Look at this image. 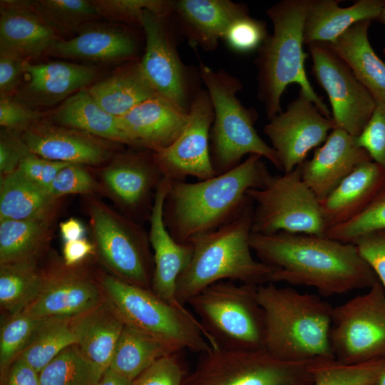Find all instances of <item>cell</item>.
Wrapping results in <instances>:
<instances>
[{
  "instance_id": "49",
  "label": "cell",
  "mask_w": 385,
  "mask_h": 385,
  "mask_svg": "<svg viewBox=\"0 0 385 385\" xmlns=\"http://www.w3.org/2000/svg\"><path fill=\"white\" fill-rule=\"evenodd\" d=\"M385 290V229L367 233L354 243Z\"/></svg>"
},
{
  "instance_id": "47",
  "label": "cell",
  "mask_w": 385,
  "mask_h": 385,
  "mask_svg": "<svg viewBox=\"0 0 385 385\" xmlns=\"http://www.w3.org/2000/svg\"><path fill=\"white\" fill-rule=\"evenodd\" d=\"M52 112L39 111L24 106L12 97L0 98V125L2 128L22 133Z\"/></svg>"
},
{
  "instance_id": "22",
  "label": "cell",
  "mask_w": 385,
  "mask_h": 385,
  "mask_svg": "<svg viewBox=\"0 0 385 385\" xmlns=\"http://www.w3.org/2000/svg\"><path fill=\"white\" fill-rule=\"evenodd\" d=\"M372 160L356 138L335 128L310 160L300 165L302 180L319 200L324 198L359 165Z\"/></svg>"
},
{
  "instance_id": "4",
  "label": "cell",
  "mask_w": 385,
  "mask_h": 385,
  "mask_svg": "<svg viewBox=\"0 0 385 385\" xmlns=\"http://www.w3.org/2000/svg\"><path fill=\"white\" fill-rule=\"evenodd\" d=\"M312 0H282L266 10L273 26L257 50V96L267 119L282 112L281 98L287 87L299 86L303 92L327 118L332 112L312 86L304 68L308 56L303 50L304 28Z\"/></svg>"
},
{
  "instance_id": "8",
  "label": "cell",
  "mask_w": 385,
  "mask_h": 385,
  "mask_svg": "<svg viewBox=\"0 0 385 385\" xmlns=\"http://www.w3.org/2000/svg\"><path fill=\"white\" fill-rule=\"evenodd\" d=\"M99 284L106 299L125 324L170 343L180 350L201 354L211 346L197 318L185 307H176L151 289L103 274Z\"/></svg>"
},
{
  "instance_id": "41",
  "label": "cell",
  "mask_w": 385,
  "mask_h": 385,
  "mask_svg": "<svg viewBox=\"0 0 385 385\" xmlns=\"http://www.w3.org/2000/svg\"><path fill=\"white\" fill-rule=\"evenodd\" d=\"M385 229V182L367 207L355 217L327 230L325 237L354 244L360 237Z\"/></svg>"
},
{
  "instance_id": "50",
  "label": "cell",
  "mask_w": 385,
  "mask_h": 385,
  "mask_svg": "<svg viewBox=\"0 0 385 385\" xmlns=\"http://www.w3.org/2000/svg\"><path fill=\"white\" fill-rule=\"evenodd\" d=\"M31 153L21 133L2 128L0 133L1 176L17 170L21 161Z\"/></svg>"
},
{
  "instance_id": "20",
  "label": "cell",
  "mask_w": 385,
  "mask_h": 385,
  "mask_svg": "<svg viewBox=\"0 0 385 385\" xmlns=\"http://www.w3.org/2000/svg\"><path fill=\"white\" fill-rule=\"evenodd\" d=\"M170 182L164 178L157 187L149 218L148 237L153 251L154 263L150 289L163 300L180 307L185 306L176 298V284L190 262L192 245L190 242H177L165 225L163 205Z\"/></svg>"
},
{
  "instance_id": "26",
  "label": "cell",
  "mask_w": 385,
  "mask_h": 385,
  "mask_svg": "<svg viewBox=\"0 0 385 385\" xmlns=\"http://www.w3.org/2000/svg\"><path fill=\"white\" fill-rule=\"evenodd\" d=\"M384 182L385 170L380 165L373 160L359 165L319 200L326 231L361 213Z\"/></svg>"
},
{
  "instance_id": "33",
  "label": "cell",
  "mask_w": 385,
  "mask_h": 385,
  "mask_svg": "<svg viewBox=\"0 0 385 385\" xmlns=\"http://www.w3.org/2000/svg\"><path fill=\"white\" fill-rule=\"evenodd\" d=\"M56 218L0 221V264L37 262L48 246Z\"/></svg>"
},
{
  "instance_id": "9",
  "label": "cell",
  "mask_w": 385,
  "mask_h": 385,
  "mask_svg": "<svg viewBox=\"0 0 385 385\" xmlns=\"http://www.w3.org/2000/svg\"><path fill=\"white\" fill-rule=\"evenodd\" d=\"M88 211L96 251L113 275L150 289L153 255L140 224L93 197L88 200Z\"/></svg>"
},
{
  "instance_id": "23",
  "label": "cell",
  "mask_w": 385,
  "mask_h": 385,
  "mask_svg": "<svg viewBox=\"0 0 385 385\" xmlns=\"http://www.w3.org/2000/svg\"><path fill=\"white\" fill-rule=\"evenodd\" d=\"M118 118L136 147L154 153L168 148L180 135L188 124L189 110L156 96Z\"/></svg>"
},
{
  "instance_id": "25",
  "label": "cell",
  "mask_w": 385,
  "mask_h": 385,
  "mask_svg": "<svg viewBox=\"0 0 385 385\" xmlns=\"http://www.w3.org/2000/svg\"><path fill=\"white\" fill-rule=\"evenodd\" d=\"M173 14L191 46L211 51L230 24L249 11L245 4L230 0H178Z\"/></svg>"
},
{
  "instance_id": "36",
  "label": "cell",
  "mask_w": 385,
  "mask_h": 385,
  "mask_svg": "<svg viewBox=\"0 0 385 385\" xmlns=\"http://www.w3.org/2000/svg\"><path fill=\"white\" fill-rule=\"evenodd\" d=\"M83 316L44 320L19 357L39 373L63 349L78 344Z\"/></svg>"
},
{
  "instance_id": "2",
  "label": "cell",
  "mask_w": 385,
  "mask_h": 385,
  "mask_svg": "<svg viewBox=\"0 0 385 385\" xmlns=\"http://www.w3.org/2000/svg\"><path fill=\"white\" fill-rule=\"evenodd\" d=\"M272 175L262 157L250 155L233 169L196 183L171 181L163 221L171 236L187 243L237 217L252 201L250 189L264 188Z\"/></svg>"
},
{
  "instance_id": "34",
  "label": "cell",
  "mask_w": 385,
  "mask_h": 385,
  "mask_svg": "<svg viewBox=\"0 0 385 385\" xmlns=\"http://www.w3.org/2000/svg\"><path fill=\"white\" fill-rule=\"evenodd\" d=\"M180 351L170 343L125 324L108 368L134 381L160 358Z\"/></svg>"
},
{
  "instance_id": "27",
  "label": "cell",
  "mask_w": 385,
  "mask_h": 385,
  "mask_svg": "<svg viewBox=\"0 0 385 385\" xmlns=\"http://www.w3.org/2000/svg\"><path fill=\"white\" fill-rule=\"evenodd\" d=\"M341 0H312L304 28V43H332L354 24L378 20L383 0H357L340 7Z\"/></svg>"
},
{
  "instance_id": "12",
  "label": "cell",
  "mask_w": 385,
  "mask_h": 385,
  "mask_svg": "<svg viewBox=\"0 0 385 385\" xmlns=\"http://www.w3.org/2000/svg\"><path fill=\"white\" fill-rule=\"evenodd\" d=\"M200 354L185 385H294L309 363L279 360L266 349L212 348Z\"/></svg>"
},
{
  "instance_id": "32",
  "label": "cell",
  "mask_w": 385,
  "mask_h": 385,
  "mask_svg": "<svg viewBox=\"0 0 385 385\" xmlns=\"http://www.w3.org/2000/svg\"><path fill=\"white\" fill-rule=\"evenodd\" d=\"M61 198L30 181L18 170L1 176L0 221L56 217Z\"/></svg>"
},
{
  "instance_id": "57",
  "label": "cell",
  "mask_w": 385,
  "mask_h": 385,
  "mask_svg": "<svg viewBox=\"0 0 385 385\" xmlns=\"http://www.w3.org/2000/svg\"><path fill=\"white\" fill-rule=\"evenodd\" d=\"M377 21H380L385 26V0H383L382 9ZM383 52L385 54V47L383 49Z\"/></svg>"
},
{
  "instance_id": "18",
  "label": "cell",
  "mask_w": 385,
  "mask_h": 385,
  "mask_svg": "<svg viewBox=\"0 0 385 385\" xmlns=\"http://www.w3.org/2000/svg\"><path fill=\"white\" fill-rule=\"evenodd\" d=\"M163 178L152 151L120 154L101 175L104 188L124 215L140 224L149 220L155 191Z\"/></svg>"
},
{
  "instance_id": "45",
  "label": "cell",
  "mask_w": 385,
  "mask_h": 385,
  "mask_svg": "<svg viewBox=\"0 0 385 385\" xmlns=\"http://www.w3.org/2000/svg\"><path fill=\"white\" fill-rule=\"evenodd\" d=\"M98 189L93 176L83 165L69 163L56 175L48 188L56 198L71 194L91 195Z\"/></svg>"
},
{
  "instance_id": "53",
  "label": "cell",
  "mask_w": 385,
  "mask_h": 385,
  "mask_svg": "<svg viewBox=\"0 0 385 385\" xmlns=\"http://www.w3.org/2000/svg\"><path fill=\"white\" fill-rule=\"evenodd\" d=\"M2 385H40L39 373L20 357L1 376Z\"/></svg>"
},
{
  "instance_id": "30",
  "label": "cell",
  "mask_w": 385,
  "mask_h": 385,
  "mask_svg": "<svg viewBox=\"0 0 385 385\" xmlns=\"http://www.w3.org/2000/svg\"><path fill=\"white\" fill-rule=\"evenodd\" d=\"M53 123L130 146L135 143L121 128L118 118L105 111L87 89L72 95L49 116Z\"/></svg>"
},
{
  "instance_id": "40",
  "label": "cell",
  "mask_w": 385,
  "mask_h": 385,
  "mask_svg": "<svg viewBox=\"0 0 385 385\" xmlns=\"http://www.w3.org/2000/svg\"><path fill=\"white\" fill-rule=\"evenodd\" d=\"M36 12L58 34L79 32L100 17L91 1L38 0L31 1Z\"/></svg>"
},
{
  "instance_id": "42",
  "label": "cell",
  "mask_w": 385,
  "mask_h": 385,
  "mask_svg": "<svg viewBox=\"0 0 385 385\" xmlns=\"http://www.w3.org/2000/svg\"><path fill=\"white\" fill-rule=\"evenodd\" d=\"M43 322L22 312L9 316L1 327L0 334L1 376L19 356Z\"/></svg>"
},
{
  "instance_id": "39",
  "label": "cell",
  "mask_w": 385,
  "mask_h": 385,
  "mask_svg": "<svg viewBox=\"0 0 385 385\" xmlns=\"http://www.w3.org/2000/svg\"><path fill=\"white\" fill-rule=\"evenodd\" d=\"M103 371L73 344L41 369L39 381L40 385H96Z\"/></svg>"
},
{
  "instance_id": "6",
  "label": "cell",
  "mask_w": 385,
  "mask_h": 385,
  "mask_svg": "<svg viewBox=\"0 0 385 385\" xmlns=\"http://www.w3.org/2000/svg\"><path fill=\"white\" fill-rule=\"evenodd\" d=\"M199 73L213 108L210 150L216 174L233 169L247 155L265 158L282 170L274 150L255 128L257 112L244 106L236 97L242 88L240 81L225 70H213L201 61Z\"/></svg>"
},
{
  "instance_id": "11",
  "label": "cell",
  "mask_w": 385,
  "mask_h": 385,
  "mask_svg": "<svg viewBox=\"0 0 385 385\" xmlns=\"http://www.w3.org/2000/svg\"><path fill=\"white\" fill-rule=\"evenodd\" d=\"M330 344L334 359L343 363L385 358V290L379 282L333 307Z\"/></svg>"
},
{
  "instance_id": "10",
  "label": "cell",
  "mask_w": 385,
  "mask_h": 385,
  "mask_svg": "<svg viewBox=\"0 0 385 385\" xmlns=\"http://www.w3.org/2000/svg\"><path fill=\"white\" fill-rule=\"evenodd\" d=\"M247 195L254 205L252 232L325 235L319 200L302 180L300 165L272 175L264 188L250 189Z\"/></svg>"
},
{
  "instance_id": "29",
  "label": "cell",
  "mask_w": 385,
  "mask_h": 385,
  "mask_svg": "<svg viewBox=\"0 0 385 385\" xmlns=\"http://www.w3.org/2000/svg\"><path fill=\"white\" fill-rule=\"evenodd\" d=\"M371 22L364 20L354 24L329 44L349 66L376 103H385V63L375 53L369 40Z\"/></svg>"
},
{
  "instance_id": "1",
  "label": "cell",
  "mask_w": 385,
  "mask_h": 385,
  "mask_svg": "<svg viewBox=\"0 0 385 385\" xmlns=\"http://www.w3.org/2000/svg\"><path fill=\"white\" fill-rule=\"evenodd\" d=\"M250 244L259 261L276 270L272 283L312 287L331 297L379 282L354 244L286 232H252Z\"/></svg>"
},
{
  "instance_id": "31",
  "label": "cell",
  "mask_w": 385,
  "mask_h": 385,
  "mask_svg": "<svg viewBox=\"0 0 385 385\" xmlns=\"http://www.w3.org/2000/svg\"><path fill=\"white\" fill-rule=\"evenodd\" d=\"M87 90L105 111L117 118L140 103L159 96L145 76L140 61L120 68Z\"/></svg>"
},
{
  "instance_id": "58",
  "label": "cell",
  "mask_w": 385,
  "mask_h": 385,
  "mask_svg": "<svg viewBox=\"0 0 385 385\" xmlns=\"http://www.w3.org/2000/svg\"><path fill=\"white\" fill-rule=\"evenodd\" d=\"M377 385H385V368L379 378Z\"/></svg>"
},
{
  "instance_id": "16",
  "label": "cell",
  "mask_w": 385,
  "mask_h": 385,
  "mask_svg": "<svg viewBox=\"0 0 385 385\" xmlns=\"http://www.w3.org/2000/svg\"><path fill=\"white\" fill-rule=\"evenodd\" d=\"M43 287L23 311L37 319L74 318L94 310L106 301L100 284L91 274L62 262L43 270Z\"/></svg>"
},
{
  "instance_id": "37",
  "label": "cell",
  "mask_w": 385,
  "mask_h": 385,
  "mask_svg": "<svg viewBox=\"0 0 385 385\" xmlns=\"http://www.w3.org/2000/svg\"><path fill=\"white\" fill-rule=\"evenodd\" d=\"M43 270L37 262L0 264V304L9 316L22 312L39 294Z\"/></svg>"
},
{
  "instance_id": "14",
  "label": "cell",
  "mask_w": 385,
  "mask_h": 385,
  "mask_svg": "<svg viewBox=\"0 0 385 385\" xmlns=\"http://www.w3.org/2000/svg\"><path fill=\"white\" fill-rule=\"evenodd\" d=\"M213 118L208 93L200 90L191 101L189 120L180 135L168 148L153 152L155 164L164 178L170 181H185L188 177L204 180L217 175L210 150Z\"/></svg>"
},
{
  "instance_id": "5",
  "label": "cell",
  "mask_w": 385,
  "mask_h": 385,
  "mask_svg": "<svg viewBox=\"0 0 385 385\" xmlns=\"http://www.w3.org/2000/svg\"><path fill=\"white\" fill-rule=\"evenodd\" d=\"M254 205L252 202L234 220L191 239L192 255L179 276L175 289L183 306L194 295L220 281L261 285L272 282L275 269L257 260L250 244Z\"/></svg>"
},
{
  "instance_id": "46",
  "label": "cell",
  "mask_w": 385,
  "mask_h": 385,
  "mask_svg": "<svg viewBox=\"0 0 385 385\" xmlns=\"http://www.w3.org/2000/svg\"><path fill=\"white\" fill-rule=\"evenodd\" d=\"M356 142L373 161L385 170V103H376L369 123L356 137Z\"/></svg>"
},
{
  "instance_id": "19",
  "label": "cell",
  "mask_w": 385,
  "mask_h": 385,
  "mask_svg": "<svg viewBox=\"0 0 385 385\" xmlns=\"http://www.w3.org/2000/svg\"><path fill=\"white\" fill-rule=\"evenodd\" d=\"M21 135L31 153L51 160L96 165L113 155L111 141L46 118L31 125Z\"/></svg>"
},
{
  "instance_id": "54",
  "label": "cell",
  "mask_w": 385,
  "mask_h": 385,
  "mask_svg": "<svg viewBox=\"0 0 385 385\" xmlns=\"http://www.w3.org/2000/svg\"><path fill=\"white\" fill-rule=\"evenodd\" d=\"M63 262L67 267L79 265L89 255L96 252L93 242L83 237L65 242L63 247Z\"/></svg>"
},
{
  "instance_id": "7",
  "label": "cell",
  "mask_w": 385,
  "mask_h": 385,
  "mask_svg": "<svg viewBox=\"0 0 385 385\" xmlns=\"http://www.w3.org/2000/svg\"><path fill=\"white\" fill-rule=\"evenodd\" d=\"M257 289L252 284L220 281L188 301L211 347L265 349V315Z\"/></svg>"
},
{
  "instance_id": "48",
  "label": "cell",
  "mask_w": 385,
  "mask_h": 385,
  "mask_svg": "<svg viewBox=\"0 0 385 385\" xmlns=\"http://www.w3.org/2000/svg\"><path fill=\"white\" fill-rule=\"evenodd\" d=\"M178 353L156 361L133 381V385H183V371Z\"/></svg>"
},
{
  "instance_id": "24",
  "label": "cell",
  "mask_w": 385,
  "mask_h": 385,
  "mask_svg": "<svg viewBox=\"0 0 385 385\" xmlns=\"http://www.w3.org/2000/svg\"><path fill=\"white\" fill-rule=\"evenodd\" d=\"M0 5V54L29 61L47 53L58 39L31 1L1 0Z\"/></svg>"
},
{
  "instance_id": "35",
  "label": "cell",
  "mask_w": 385,
  "mask_h": 385,
  "mask_svg": "<svg viewBox=\"0 0 385 385\" xmlns=\"http://www.w3.org/2000/svg\"><path fill=\"white\" fill-rule=\"evenodd\" d=\"M106 300L83 316L78 343L83 354L103 371L111 364L125 326L122 318Z\"/></svg>"
},
{
  "instance_id": "17",
  "label": "cell",
  "mask_w": 385,
  "mask_h": 385,
  "mask_svg": "<svg viewBox=\"0 0 385 385\" xmlns=\"http://www.w3.org/2000/svg\"><path fill=\"white\" fill-rule=\"evenodd\" d=\"M167 19L148 10L144 11L141 27L145 34V48L140 63L159 96L189 110L191 102L188 73Z\"/></svg>"
},
{
  "instance_id": "43",
  "label": "cell",
  "mask_w": 385,
  "mask_h": 385,
  "mask_svg": "<svg viewBox=\"0 0 385 385\" xmlns=\"http://www.w3.org/2000/svg\"><path fill=\"white\" fill-rule=\"evenodd\" d=\"M101 16L109 20L141 26L144 11L168 18L173 11L174 1L171 0H91Z\"/></svg>"
},
{
  "instance_id": "38",
  "label": "cell",
  "mask_w": 385,
  "mask_h": 385,
  "mask_svg": "<svg viewBox=\"0 0 385 385\" xmlns=\"http://www.w3.org/2000/svg\"><path fill=\"white\" fill-rule=\"evenodd\" d=\"M384 368L385 358L354 364L319 359L307 364L313 385H377Z\"/></svg>"
},
{
  "instance_id": "44",
  "label": "cell",
  "mask_w": 385,
  "mask_h": 385,
  "mask_svg": "<svg viewBox=\"0 0 385 385\" xmlns=\"http://www.w3.org/2000/svg\"><path fill=\"white\" fill-rule=\"evenodd\" d=\"M268 35L264 21L247 14L230 24L222 40L231 50L247 53L258 50Z\"/></svg>"
},
{
  "instance_id": "55",
  "label": "cell",
  "mask_w": 385,
  "mask_h": 385,
  "mask_svg": "<svg viewBox=\"0 0 385 385\" xmlns=\"http://www.w3.org/2000/svg\"><path fill=\"white\" fill-rule=\"evenodd\" d=\"M59 230L61 235L65 242L83 238L86 232L82 222L73 217L61 222L59 224Z\"/></svg>"
},
{
  "instance_id": "15",
  "label": "cell",
  "mask_w": 385,
  "mask_h": 385,
  "mask_svg": "<svg viewBox=\"0 0 385 385\" xmlns=\"http://www.w3.org/2000/svg\"><path fill=\"white\" fill-rule=\"evenodd\" d=\"M336 128L301 91L284 111L269 120L263 131L271 143L284 173L301 165L313 148L322 144Z\"/></svg>"
},
{
  "instance_id": "3",
  "label": "cell",
  "mask_w": 385,
  "mask_h": 385,
  "mask_svg": "<svg viewBox=\"0 0 385 385\" xmlns=\"http://www.w3.org/2000/svg\"><path fill=\"white\" fill-rule=\"evenodd\" d=\"M265 349L289 363L334 358L330 344L333 307L320 296L269 282L258 286Z\"/></svg>"
},
{
  "instance_id": "51",
  "label": "cell",
  "mask_w": 385,
  "mask_h": 385,
  "mask_svg": "<svg viewBox=\"0 0 385 385\" xmlns=\"http://www.w3.org/2000/svg\"><path fill=\"white\" fill-rule=\"evenodd\" d=\"M68 164L48 160L31 153L21 161L17 170L30 181L48 190L58 172Z\"/></svg>"
},
{
  "instance_id": "13",
  "label": "cell",
  "mask_w": 385,
  "mask_h": 385,
  "mask_svg": "<svg viewBox=\"0 0 385 385\" xmlns=\"http://www.w3.org/2000/svg\"><path fill=\"white\" fill-rule=\"evenodd\" d=\"M307 46L311 73L327 93L336 128L359 136L371 117L375 100L329 43L315 42Z\"/></svg>"
},
{
  "instance_id": "56",
  "label": "cell",
  "mask_w": 385,
  "mask_h": 385,
  "mask_svg": "<svg viewBox=\"0 0 385 385\" xmlns=\"http://www.w3.org/2000/svg\"><path fill=\"white\" fill-rule=\"evenodd\" d=\"M133 381L108 368L103 371L96 385H133Z\"/></svg>"
},
{
  "instance_id": "28",
  "label": "cell",
  "mask_w": 385,
  "mask_h": 385,
  "mask_svg": "<svg viewBox=\"0 0 385 385\" xmlns=\"http://www.w3.org/2000/svg\"><path fill=\"white\" fill-rule=\"evenodd\" d=\"M136 51L137 43L130 34L116 27L99 25L86 26L72 38H58L47 53L63 58L113 61L130 58Z\"/></svg>"
},
{
  "instance_id": "52",
  "label": "cell",
  "mask_w": 385,
  "mask_h": 385,
  "mask_svg": "<svg viewBox=\"0 0 385 385\" xmlns=\"http://www.w3.org/2000/svg\"><path fill=\"white\" fill-rule=\"evenodd\" d=\"M25 60L18 57L0 54V96L12 97L20 87L24 76L23 63Z\"/></svg>"
},
{
  "instance_id": "21",
  "label": "cell",
  "mask_w": 385,
  "mask_h": 385,
  "mask_svg": "<svg viewBox=\"0 0 385 385\" xmlns=\"http://www.w3.org/2000/svg\"><path fill=\"white\" fill-rule=\"evenodd\" d=\"M25 83L12 98L33 110L46 108L66 100L84 89L95 78L92 67L65 61L23 63Z\"/></svg>"
}]
</instances>
